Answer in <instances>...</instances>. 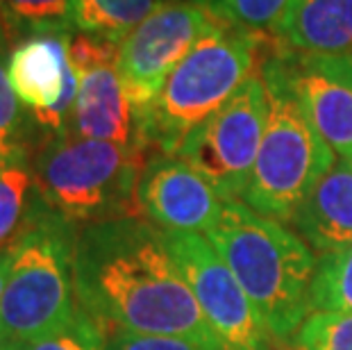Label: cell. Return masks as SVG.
<instances>
[{
	"mask_svg": "<svg viewBox=\"0 0 352 350\" xmlns=\"http://www.w3.org/2000/svg\"><path fill=\"white\" fill-rule=\"evenodd\" d=\"M80 87L69 132L82 139L141 146L137 116L127 98L116 64H100L78 73Z\"/></svg>",
	"mask_w": 352,
	"mask_h": 350,
	"instance_id": "12",
	"label": "cell"
},
{
	"mask_svg": "<svg viewBox=\"0 0 352 350\" xmlns=\"http://www.w3.org/2000/svg\"><path fill=\"white\" fill-rule=\"evenodd\" d=\"M102 350H226L189 337H166V334H141L130 330H104Z\"/></svg>",
	"mask_w": 352,
	"mask_h": 350,
	"instance_id": "24",
	"label": "cell"
},
{
	"mask_svg": "<svg viewBox=\"0 0 352 350\" xmlns=\"http://www.w3.org/2000/svg\"><path fill=\"white\" fill-rule=\"evenodd\" d=\"M259 43L250 30L228 19L200 36L179 62L151 107L137 114L139 144L175 155L182 141L221 109L257 69Z\"/></svg>",
	"mask_w": 352,
	"mask_h": 350,
	"instance_id": "3",
	"label": "cell"
},
{
	"mask_svg": "<svg viewBox=\"0 0 352 350\" xmlns=\"http://www.w3.org/2000/svg\"><path fill=\"white\" fill-rule=\"evenodd\" d=\"M261 78L268 116L243 200L266 219L287 223L336 164V153L307 118L273 53L261 66Z\"/></svg>",
	"mask_w": 352,
	"mask_h": 350,
	"instance_id": "5",
	"label": "cell"
},
{
	"mask_svg": "<svg viewBox=\"0 0 352 350\" xmlns=\"http://www.w3.org/2000/svg\"><path fill=\"white\" fill-rule=\"evenodd\" d=\"M21 346H23V350H102L104 332L80 307L71 323H66L50 334H43L39 339L21 341Z\"/></svg>",
	"mask_w": 352,
	"mask_h": 350,
	"instance_id": "21",
	"label": "cell"
},
{
	"mask_svg": "<svg viewBox=\"0 0 352 350\" xmlns=\"http://www.w3.org/2000/svg\"><path fill=\"white\" fill-rule=\"evenodd\" d=\"M144 146L52 137L34 164L39 198L69 223L137 216V184L146 166Z\"/></svg>",
	"mask_w": 352,
	"mask_h": 350,
	"instance_id": "6",
	"label": "cell"
},
{
	"mask_svg": "<svg viewBox=\"0 0 352 350\" xmlns=\"http://www.w3.org/2000/svg\"><path fill=\"white\" fill-rule=\"evenodd\" d=\"M139 212L166 232H209L226 200L205 175L173 155L146 162L137 184Z\"/></svg>",
	"mask_w": 352,
	"mask_h": 350,
	"instance_id": "11",
	"label": "cell"
},
{
	"mask_svg": "<svg viewBox=\"0 0 352 350\" xmlns=\"http://www.w3.org/2000/svg\"><path fill=\"white\" fill-rule=\"evenodd\" d=\"M0 350H23L21 341H0Z\"/></svg>",
	"mask_w": 352,
	"mask_h": 350,
	"instance_id": "26",
	"label": "cell"
},
{
	"mask_svg": "<svg viewBox=\"0 0 352 350\" xmlns=\"http://www.w3.org/2000/svg\"><path fill=\"white\" fill-rule=\"evenodd\" d=\"M268 96L261 76H250L236 94L182 141L173 157L191 164L223 200H241L264 139Z\"/></svg>",
	"mask_w": 352,
	"mask_h": 350,
	"instance_id": "7",
	"label": "cell"
},
{
	"mask_svg": "<svg viewBox=\"0 0 352 350\" xmlns=\"http://www.w3.org/2000/svg\"><path fill=\"white\" fill-rule=\"evenodd\" d=\"M223 19L250 32L280 30L291 0H214Z\"/></svg>",
	"mask_w": 352,
	"mask_h": 350,
	"instance_id": "23",
	"label": "cell"
},
{
	"mask_svg": "<svg viewBox=\"0 0 352 350\" xmlns=\"http://www.w3.org/2000/svg\"><path fill=\"white\" fill-rule=\"evenodd\" d=\"M12 36L0 21V162L28 155V116L10 82Z\"/></svg>",
	"mask_w": 352,
	"mask_h": 350,
	"instance_id": "20",
	"label": "cell"
},
{
	"mask_svg": "<svg viewBox=\"0 0 352 350\" xmlns=\"http://www.w3.org/2000/svg\"><path fill=\"white\" fill-rule=\"evenodd\" d=\"M34 191V168L28 155L0 162V250L7 248L25 226L30 193Z\"/></svg>",
	"mask_w": 352,
	"mask_h": 350,
	"instance_id": "18",
	"label": "cell"
},
{
	"mask_svg": "<svg viewBox=\"0 0 352 350\" xmlns=\"http://www.w3.org/2000/svg\"><path fill=\"white\" fill-rule=\"evenodd\" d=\"M302 350H352V314L314 311L298 330Z\"/></svg>",
	"mask_w": 352,
	"mask_h": 350,
	"instance_id": "22",
	"label": "cell"
},
{
	"mask_svg": "<svg viewBox=\"0 0 352 350\" xmlns=\"http://www.w3.org/2000/svg\"><path fill=\"white\" fill-rule=\"evenodd\" d=\"M164 243L189 282L209 327L226 350H268V327L212 241L200 232H166Z\"/></svg>",
	"mask_w": 352,
	"mask_h": 350,
	"instance_id": "9",
	"label": "cell"
},
{
	"mask_svg": "<svg viewBox=\"0 0 352 350\" xmlns=\"http://www.w3.org/2000/svg\"><path fill=\"white\" fill-rule=\"evenodd\" d=\"M76 237L71 223L43 203L34 187L23 230L12 243V266L0 296V341H32L73 321Z\"/></svg>",
	"mask_w": 352,
	"mask_h": 350,
	"instance_id": "4",
	"label": "cell"
},
{
	"mask_svg": "<svg viewBox=\"0 0 352 350\" xmlns=\"http://www.w3.org/2000/svg\"><path fill=\"white\" fill-rule=\"evenodd\" d=\"M309 300L314 311L352 314V243L320 255L314 269Z\"/></svg>",
	"mask_w": 352,
	"mask_h": 350,
	"instance_id": "19",
	"label": "cell"
},
{
	"mask_svg": "<svg viewBox=\"0 0 352 350\" xmlns=\"http://www.w3.org/2000/svg\"><path fill=\"white\" fill-rule=\"evenodd\" d=\"M273 55L316 132L352 162V57L300 55L280 46Z\"/></svg>",
	"mask_w": 352,
	"mask_h": 350,
	"instance_id": "10",
	"label": "cell"
},
{
	"mask_svg": "<svg viewBox=\"0 0 352 350\" xmlns=\"http://www.w3.org/2000/svg\"><path fill=\"white\" fill-rule=\"evenodd\" d=\"M69 34H30L12 48L10 82L19 100L32 114L52 107L62 98L69 73Z\"/></svg>",
	"mask_w": 352,
	"mask_h": 350,
	"instance_id": "13",
	"label": "cell"
},
{
	"mask_svg": "<svg viewBox=\"0 0 352 350\" xmlns=\"http://www.w3.org/2000/svg\"><path fill=\"white\" fill-rule=\"evenodd\" d=\"M294 223L314 250L332 252L352 243V162L339 160L305 198Z\"/></svg>",
	"mask_w": 352,
	"mask_h": 350,
	"instance_id": "14",
	"label": "cell"
},
{
	"mask_svg": "<svg viewBox=\"0 0 352 350\" xmlns=\"http://www.w3.org/2000/svg\"><path fill=\"white\" fill-rule=\"evenodd\" d=\"M166 0H76L78 32L121 41Z\"/></svg>",
	"mask_w": 352,
	"mask_h": 350,
	"instance_id": "16",
	"label": "cell"
},
{
	"mask_svg": "<svg viewBox=\"0 0 352 350\" xmlns=\"http://www.w3.org/2000/svg\"><path fill=\"white\" fill-rule=\"evenodd\" d=\"M221 21L209 5L166 0L118 41L116 69L134 116L151 107L175 66Z\"/></svg>",
	"mask_w": 352,
	"mask_h": 350,
	"instance_id": "8",
	"label": "cell"
},
{
	"mask_svg": "<svg viewBox=\"0 0 352 350\" xmlns=\"http://www.w3.org/2000/svg\"><path fill=\"white\" fill-rule=\"evenodd\" d=\"M248 294L268 332L287 339L311 311L314 255L282 223L257 214L241 200H226L221 219L205 234Z\"/></svg>",
	"mask_w": 352,
	"mask_h": 350,
	"instance_id": "2",
	"label": "cell"
},
{
	"mask_svg": "<svg viewBox=\"0 0 352 350\" xmlns=\"http://www.w3.org/2000/svg\"><path fill=\"white\" fill-rule=\"evenodd\" d=\"M73 280L78 305L102 332L166 334L221 346L164 243V230L139 216L89 223L76 237Z\"/></svg>",
	"mask_w": 352,
	"mask_h": 350,
	"instance_id": "1",
	"label": "cell"
},
{
	"mask_svg": "<svg viewBox=\"0 0 352 350\" xmlns=\"http://www.w3.org/2000/svg\"><path fill=\"white\" fill-rule=\"evenodd\" d=\"M12 255H14L12 243L0 250V296H3L5 285H7V275H10V266H12Z\"/></svg>",
	"mask_w": 352,
	"mask_h": 350,
	"instance_id": "25",
	"label": "cell"
},
{
	"mask_svg": "<svg viewBox=\"0 0 352 350\" xmlns=\"http://www.w3.org/2000/svg\"><path fill=\"white\" fill-rule=\"evenodd\" d=\"M0 21L12 41L39 32H71L76 0H0Z\"/></svg>",
	"mask_w": 352,
	"mask_h": 350,
	"instance_id": "17",
	"label": "cell"
},
{
	"mask_svg": "<svg viewBox=\"0 0 352 350\" xmlns=\"http://www.w3.org/2000/svg\"><path fill=\"white\" fill-rule=\"evenodd\" d=\"M277 32L300 55L352 57V0H291Z\"/></svg>",
	"mask_w": 352,
	"mask_h": 350,
	"instance_id": "15",
	"label": "cell"
}]
</instances>
